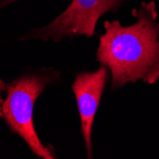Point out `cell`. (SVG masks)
<instances>
[{
  "label": "cell",
  "instance_id": "obj_3",
  "mask_svg": "<svg viewBox=\"0 0 159 159\" xmlns=\"http://www.w3.org/2000/svg\"><path fill=\"white\" fill-rule=\"evenodd\" d=\"M127 0H71L70 6L47 25L33 29L19 39L59 42L95 34L98 20L107 12H115Z\"/></svg>",
  "mask_w": 159,
  "mask_h": 159
},
{
  "label": "cell",
  "instance_id": "obj_2",
  "mask_svg": "<svg viewBox=\"0 0 159 159\" xmlns=\"http://www.w3.org/2000/svg\"><path fill=\"white\" fill-rule=\"evenodd\" d=\"M59 77V71L52 68L25 73L7 84V97L2 102L3 117L9 128L26 142L34 155L43 159H53L55 154L42 143L35 131L34 107L39 95Z\"/></svg>",
  "mask_w": 159,
  "mask_h": 159
},
{
  "label": "cell",
  "instance_id": "obj_5",
  "mask_svg": "<svg viewBox=\"0 0 159 159\" xmlns=\"http://www.w3.org/2000/svg\"><path fill=\"white\" fill-rule=\"evenodd\" d=\"M18 1V0H0V10H2L6 7H8L9 5ZM71 1V0H70Z\"/></svg>",
  "mask_w": 159,
  "mask_h": 159
},
{
  "label": "cell",
  "instance_id": "obj_4",
  "mask_svg": "<svg viewBox=\"0 0 159 159\" xmlns=\"http://www.w3.org/2000/svg\"><path fill=\"white\" fill-rule=\"evenodd\" d=\"M108 77V68L101 65L94 71H82L77 74L71 85V90L77 103L81 134L88 158L93 157V126Z\"/></svg>",
  "mask_w": 159,
  "mask_h": 159
},
{
  "label": "cell",
  "instance_id": "obj_1",
  "mask_svg": "<svg viewBox=\"0 0 159 159\" xmlns=\"http://www.w3.org/2000/svg\"><path fill=\"white\" fill-rule=\"evenodd\" d=\"M135 22L122 26L105 21L99 37L96 59L108 68L111 91L138 80L153 84L159 79V19L153 1L133 10Z\"/></svg>",
  "mask_w": 159,
  "mask_h": 159
},
{
  "label": "cell",
  "instance_id": "obj_7",
  "mask_svg": "<svg viewBox=\"0 0 159 159\" xmlns=\"http://www.w3.org/2000/svg\"><path fill=\"white\" fill-rule=\"evenodd\" d=\"M2 102L3 99L0 98V117H3V112H2Z\"/></svg>",
  "mask_w": 159,
  "mask_h": 159
},
{
  "label": "cell",
  "instance_id": "obj_6",
  "mask_svg": "<svg viewBox=\"0 0 159 159\" xmlns=\"http://www.w3.org/2000/svg\"><path fill=\"white\" fill-rule=\"evenodd\" d=\"M6 88H7V84L0 77V98H2V94L4 92H6Z\"/></svg>",
  "mask_w": 159,
  "mask_h": 159
}]
</instances>
